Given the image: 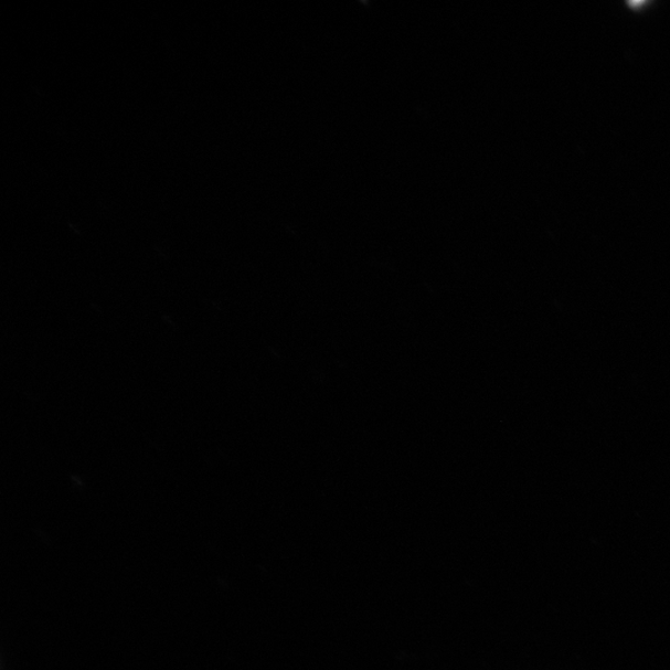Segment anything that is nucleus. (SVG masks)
Listing matches in <instances>:
<instances>
[]
</instances>
